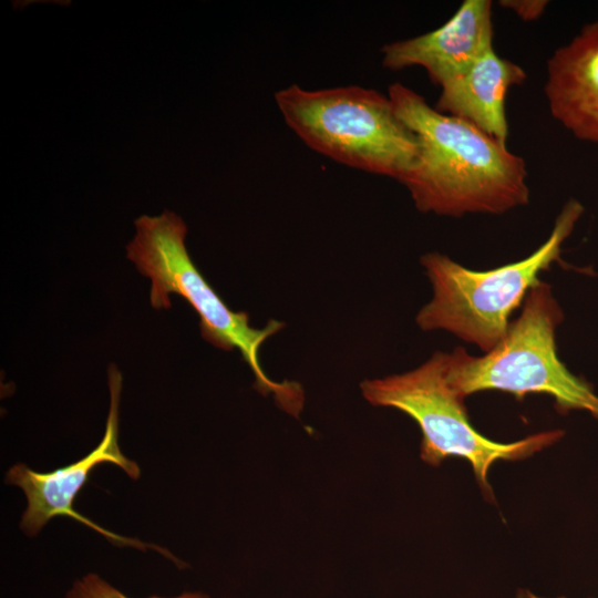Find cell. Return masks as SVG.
Here are the masks:
<instances>
[{"label": "cell", "mask_w": 598, "mask_h": 598, "mask_svg": "<svg viewBox=\"0 0 598 598\" xmlns=\"http://www.w3.org/2000/svg\"><path fill=\"white\" fill-rule=\"evenodd\" d=\"M563 321L564 312L550 286L539 280L492 351L473 357L457 347L448 352V383L463 398L485 390L513 393L518 399L546 393L560 413L582 410L598 420V395L592 386L558 358L556 329Z\"/></svg>", "instance_id": "obj_5"}, {"label": "cell", "mask_w": 598, "mask_h": 598, "mask_svg": "<svg viewBox=\"0 0 598 598\" xmlns=\"http://www.w3.org/2000/svg\"><path fill=\"white\" fill-rule=\"evenodd\" d=\"M546 69L551 116L576 138L598 144V19L556 49Z\"/></svg>", "instance_id": "obj_9"}, {"label": "cell", "mask_w": 598, "mask_h": 598, "mask_svg": "<svg viewBox=\"0 0 598 598\" xmlns=\"http://www.w3.org/2000/svg\"><path fill=\"white\" fill-rule=\"evenodd\" d=\"M524 598H549V597H539L530 592H525ZM557 598H565V597H557Z\"/></svg>", "instance_id": "obj_13"}, {"label": "cell", "mask_w": 598, "mask_h": 598, "mask_svg": "<svg viewBox=\"0 0 598 598\" xmlns=\"http://www.w3.org/2000/svg\"><path fill=\"white\" fill-rule=\"evenodd\" d=\"M135 227L136 235L126 246L127 258L151 279L152 307L168 309L171 293L184 298L199 317L202 337L224 351L238 350L254 374V388L265 396L271 395L281 410L298 417L305 402L301 385L270 379L259 360L262 344L285 323L271 319L262 328H255L247 312L229 309L189 257L185 246L187 227L175 213L141 216Z\"/></svg>", "instance_id": "obj_2"}, {"label": "cell", "mask_w": 598, "mask_h": 598, "mask_svg": "<svg viewBox=\"0 0 598 598\" xmlns=\"http://www.w3.org/2000/svg\"><path fill=\"white\" fill-rule=\"evenodd\" d=\"M526 76L522 66L499 56L493 47L465 72L440 87L435 109L506 143V96L512 87L523 84Z\"/></svg>", "instance_id": "obj_10"}, {"label": "cell", "mask_w": 598, "mask_h": 598, "mask_svg": "<svg viewBox=\"0 0 598 598\" xmlns=\"http://www.w3.org/2000/svg\"><path fill=\"white\" fill-rule=\"evenodd\" d=\"M582 213L581 203L569 199L540 247L522 260L494 269L472 270L446 255L424 254L420 262L433 295L416 315L419 328L444 330L485 353L492 351L506 336L511 315L540 280L539 274L559 260L563 243Z\"/></svg>", "instance_id": "obj_3"}, {"label": "cell", "mask_w": 598, "mask_h": 598, "mask_svg": "<svg viewBox=\"0 0 598 598\" xmlns=\"http://www.w3.org/2000/svg\"><path fill=\"white\" fill-rule=\"evenodd\" d=\"M275 102L307 146L342 165L400 183L416 161V136L388 94L359 85L308 90L291 84L275 94Z\"/></svg>", "instance_id": "obj_4"}, {"label": "cell", "mask_w": 598, "mask_h": 598, "mask_svg": "<svg viewBox=\"0 0 598 598\" xmlns=\"http://www.w3.org/2000/svg\"><path fill=\"white\" fill-rule=\"evenodd\" d=\"M109 386L111 402L104 436L86 456L48 473L32 471L23 463L13 465L7 472L6 483L20 487L28 502L27 509L21 517L20 527L27 535L34 536L53 517L68 516L97 532L116 545L132 546L142 550L154 549L181 567L183 563L168 550L106 530L73 508L74 499L87 481L89 473L99 464L112 463L122 468L133 480H138L141 475L140 466L127 458L118 446V408L122 377L114 365L109 369Z\"/></svg>", "instance_id": "obj_7"}, {"label": "cell", "mask_w": 598, "mask_h": 598, "mask_svg": "<svg viewBox=\"0 0 598 598\" xmlns=\"http://www.w3.org/2000/svg\"><path fill=\"white\" fill-rule=\"evenodd\" d=\"M448 352L436 351L420 367L401 374L367 379L362 396L373 406L393 408L413 419L421 432V458L439 465L461 456L472 465L480 486L491 494L487 474L498 460H523L560 440L564 432L536 433L513 443L494 442L471 424L464 398L447 381Z\"/></svg>", "instance_id": "obj_6"}, {"label": "cell", "mask_w": 598, "mask_h": 598, "mask_svg": "<svg viewBox=\"0 0 598 598\" xmlns=\"http://www.w3.org/2000/svg\"><path fill=\"white\" fill-rule=\"evenodd\" d=\"M493 35L492 1L465 0L437 29L385 44L382 65L392 71L423 68L441 87L493 48Z\"/></svg>", "instance_id": "obj_8"}, {"label": "cell", "mask_w": 598, "mask_h": 598, "mask_svg": "<svg viewBox=\"0 0 598 598\" xmlns=\"http://www.w3.org/2000/svg\"><path fill=\"white\" fill-rule=\"evenodd\" d=\"M388 95L417 140L416 161L400 182L417 210L460 218L528 204L526 163L506 143L437 111L400 82L389 86Z\"/></svg>", "instance_id": "obj_1"}, {"label": "cell", "mask_w": 598, "mask_h": 598, "mask_svg": "<svg viewBox=\"0 0 598 598\" xmlns=\"http://www.w3.org/2000/svg\"><path fill=\"white\" fill-rule=\"evenodd\" d=\"M65 598H128L96 574H87L74 581ZM147 598H209L204 592H184L175 597L150 596Z\"/></svg>", "instance_id": "obj_11"}, {"label": "cell", "mask_w": 598, "mask_h": 598, "mask_svg": "<svg viewBox=\"0 0 598 598\" xmlns=\"http://www.w3.org/2000/svg\"><path fill=\"white\" fill-rule=\"evenodd\" d=\"M499 6L513 11L524 21H535L545 12L548 1L546 0H502Z\"/></svg>", "instance_id": "obj_12"}]
</instances>
